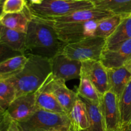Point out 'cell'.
<instances>
[{
    "label": "cell",
    "mask_w": 131,
    "mask_h": 131,
    "mask_svg": "<svg viewBox=\"0 0 131 131\" xmlns=\"http://www.w3.org/2000/svg\"><path fill=\"white\" fill-rule=\"evenodd\" d=\"M106 46V40L97 37H90L67 43L61 53L69 58L83 61H101V54Z\"/></svg>",
    "instance_id": "5"
},
{
    "label": "cell",
    "mask_w": 131,
    "mask_h": 131,
    "mask_svg": "<svg viewBox=\"0 0 131 131\" xmlns=\"http://www.w3.org/2000/svg\"><path fill=\"white\" fill-rule=\"evenodd\" d=\"M37 110L35 92L15 98L6 111L12 120L20 122L31 117Z\"/></svg>",
    "instance_id": "10"
},
{
    "label": "cell",
    "mask_w": 131,
    "mask_h": 131,
    "mask_svg": "<svg viewBox=\"0 0 131 131\" xmlns=\"http://www.w3.org/2000/svg\"><path fill=\"white\" fill-rule=\"evenodd\" d=\"M79 80V86L76 91L79 97L91 103L101 104L102 95L100 94L90 81L83 75H81Z\"/></svg>",
    "instance_id": "22"
},
{
    "label": "cell",
    "mask_w": 131,
    "mask_h": 131,
    "mask_svg": "<svg viewBox=\"0 0 131 131\" xmlns=\"http://www.w3.org/2000/svg\"><path fill=\"white\" fill-rule=\"evenodd\" d=\"M52 74L56 78L68 81L80 79L82 62L69 58L60 53L51 60Z\"/></svg>",
    "instance_id": "9"
},
{
    "label": "cell",
    "mask_w": 131,
    "mask_h": 131,
    "mask_svg": "<svg viewBox=\"0 0 131 131\" xmlns=\"http://www.w3.org/2000/svg\"><path fill=\"white\" fill-rule=\"evenodd\" d=\"M80 98L85 103L88 114L90 127L86 131H106L100 104H95Z\"/></svg>",
    "instance_id": "23"
},
{
    "label": "cell",
    "mask_w": 131,
    "mask_h": 131,
    "mask_svg": "<svg viewBox=\"0 0 131 131\" xmlns=\"http://www.w3.org/2000/svg\"><path fill=\"white\" fill-rule=\"evenodd\" d=\"M26 35L24 55H35L51 60L61 53L66 45L60 40L51 24L31 12Z\"/></svg>",
    "instance_id": "1"
},
{
    "label": "cell",
    "mask_w": 131,
    "mask_h": 131,
    "mask_svg": "<svg viewBox=\"0 0 131 131\" xmlns=\"http://www.w3.org/2000/svg\"><path fill=\"white\" fill-rule=\"evenodd\" d=\"M52 74L47 78L42 86L36 92V105L38 109L67 115L51 89V80Z\"/></svg>",
    "instance_id": "12"
},
{
    "label": "cell",
    "mask_w": 131,
    "mask_h": 131,
    "mask_svg": "<svg viewBox=\"0 0 131 131\" xmlns=\"http://www.w3.org/2000/svg\"><path fill=\"white\" fill-rule=\"evenodd\" d=\"M88 1H91V2H92V3H97V2H100V1H104V0H88Z\"/></svg>",
    "instance_id": "34"
},
{
    "label": "cell",
    "mask_w": 131,
    "mask_h": 131,
    "mask_svg": "<svg viewBox=\"0 0 131 131\" xmlns=\"http://www.w3.org/2000/svg\"><path fill=\"white\" fill-rule=\"evenodd\" d=\"M27 6L26 0H5L3 3L2 14L23 12Z\"/></svg>",
    "instance_id": "27"
},
{
    "label": "cell",
    "mask_w": 131,
    "mask_h": 131,
    "mask_svg": "<svg viewBox=\"0 0 131 131\" xmlns=\"http://www.w3.org/2000/svg\"><path fill=\"white\" fill-rule=\"evenodd\" d=\"M28 61V56L17 55L0 63V79H7L20 72Z\"/></svg>",
    "instance_id": "20"
},
{
    "label": "cell",
    "mask_w": 131,
    "mask_h": 131,
    "mask_svg": "<svg viewBox=\"0 0 131 131\" xmlns=\"http://www.w3.org/2000/svg\"><path fill=\"white\" fill-rule=\"evenodd\" d=\"M94 7L118 15L123 17L130 15L131 13V0H104L93 3Z\"/></svg>",
    "instance_id": "21"
},
{
    "label": "cell",
    "mask_w": 131,
    "mask_h": 131,
    "mask_svg": "<svg viewBox=\"0 0 131 131\" xmlns=\"http://www.w3.org/2000/svg\"><path fill=\"white\" fill-rule=\"evenodd\" d=\"M23 70L7 79L14 86L17 97L37 92L52 74L51 60L31 54Z\"/></svg>",
    "instance_id": "2"
},
{
    "label": "cell",
    "mask_w": 131,
    "mask_h": 131,
    "mask_svg": "<svg viewBox=\"0 0 131 131\" xmlns=\"http://www.w3.org/2000/svg\"><path fill=\"white\" fill-rule=\"evenodd\" d=\"M122 129L131 123V81L119 99Z\"/></svg>",
    "instance_id": "25"
},
{
    "label": "cell",
    "mask_w": 131,
    "mask_h": 131,
    "mask_svg": "<svg viewBox=\"0 0 131 131\" xmlns=\"http://www.w3.org/2000/svg\"><path fill=\"white\" fill-rule=\"evenodd\" d=\"M67 115L70 121V126L74 130L86 131L89 129L90 122L86 107L84 101L79 97Z\"/></svg>",
    "instance_id": "17"
},
{
    "label": "cell",
    "mask_w": 131,
    "mask_h": 131,
    "mask_svg": "<svg viewBox=\"0 0 131 131\" xmlns=\"http://www.w3.org/2000/svg\"><path fill=\"white\" fill-rule=\"evenodd\" d=\"M26 33L9 29L0 24V43L15 52L24 54Z\"/></svg>",
    "instance_id": "15"
},
{
    "label": "cell",
    "mask_w": 131,
    "mask_h": 131,
    "mask_svg": "<svg viewBox=\"0 0 131 131\" xmlns=\"http://www.w3.org/2000/svg\"><path fill=\"white\" fill-rule=\"evenodd\" d=\"M131 59V39L125 41L113 50L104 49L101 61L106 69L124 67Z\"/></svg>",
    "instance_id": "11"
},
{
    "label": "cell",
    "mask_w": 131,
    "mask_h": 131,
    "mask_svg": "<svg viewBox=\"0 0 131 131\" xmlns=\"http://www.w3.org/2000/svg\"><path fill=\"white\" fill-rule=\"evenodd\" d=\"M1 1H3V2H4V1H5V0H1Z\"/></svg>",
    "instance_id": "39"
},
{
    "label": "cell",
    "mask_w": 131,
    "mask_h": 131,
    "mask_svg": "<svg viewBox=\"0 0 131 131\" xmlns=\"http://www.w3.org/2000/svg\"><path fill=\"white\" fill-rule=\"evenodd\" d=\"M68 131H75V130H74V129H72V127L71 126H70V127H69V130H68Z\"/></svg>",
    "instance_id": "36"
},
{
    "label": "cell",
    "mask_w": 131,
    "mask_h": 131,
    "mask_svg": "<svg viewBox=\"0 0 131 131\" xmlns=\"http://www.w3.org/2000/svg\"><path fill=\"white\" fill-rule=\"evenodd\" d=\"M119 131H123V130H119Z\"/></svg>",
    "instance_id": "42"
},
{
    "label": "cell",
    "mask_w": 131,
    "mask_h": 131,
    "mask_svg": "<svg viewBox=\"0 0 131 131\" xmlns=\"http://www.w3.org/2000/svg\"><path fill=\"white\" fill-rule=\"evenodd\" d=\"M20 54H21L15 52L0 43V63L9 58Z\"/></svg>",
    "instance_id": "28"
},
{
    "label": "cell",
    "mask_w": 131,
    "mask_h": 131,
    "mask_svg": "<svg viewBox=\"0 0 131 131\" xmlns=\"http://www.w3.org/2000/svg\"><path fill=\"white\" fill-rule=\"evenodd\" d=\"M124 67H125L126 68V69H127L130 72H131V59L130 60H129V61H128L124 65Z\"/></svg>",
    "instance_id": "32"
},
{
    "label": "cell",
    "mask_w": 131,
    "mask_h": 131,
    "mask_svg": "<svg viewBox=\"0 0 131 131\" xmlns=\"http://www.w3.org/2000/svg\"><path fill=\"white\" fill-rule=\"evenodd\" d=\"M33 15L40 18H52L65 16L78 10L92 8L93 3L88 0H44L38 5H28Z\"/></svg>",
    "instance_id": "3"
},
{
    "label": "cell",
    "mask_w": 131,
    "mask_h": 131,
    "mask_svg": "<svg viewBox=\"0 0 131 131\" xmlns=\"http://www.w3.org/2000/svg\"><path fill=\"white\" fill-rule=\"evenodd\" d=\"M23 131H68L70 121L67 115L38 109L31 117L18 122Z\"/></svg>",
    "instance_id": "4"
},
{
    "label": "cell",
    "mask_w": 131,
    "mask_h": 131,
    "mask_svg": "<svg viewBox=\"0 0 131 131\" xmlns=\"http://www.w3.org/2000/svg\"><path fill=\"white\" fill-rule=\"evenodd\" d=\"M51 89L60 106L68 115L79 97L77 92L69 89L65 81L56 78L53 74L51 80Z\"/></svg>",
    "instance_id": "14"
},
{
    "label": "cell",
    "mask_w": 131,
    "mask_h": 131,
    "mask_svg": "<svg viewBox=\"0 0 131 131\" xmlns=\"http://www.w3.org/2000/svg\"><path fill=\"white\" fill-rule=\"evenodd\" d=\"M113 15L114 14L110 12L93 7L92 8L78 10L65 16L42 19H47L57 23H79L93 19L101 20Z\"/></svg>",
    "instance_id": "13"
},
{
    "label": "cell",
    "mask_w": 131,
    "mask_h": 131,
    "mask_svg": "<svg viewBox=\"0 0 131 131\" xmlns=\"http://www.w3.org/2000/svg\"><path fill=\"white\" fill-rule=\"evenodd\" d=\"M7 131H23V130L17 122L12 120Z\"/></svg>",
    "instance_id": "30"
},
{
    "label": "cell",
    "mask_w": 131,
    "mask_h": 131,
    "mask_svg": "<svg viewBox=\"0 0 131 131\" xmlns=\"http://www.w3.org/2000/svg\"><path fill=\"white\" fill-rule=\"evenodd\" d=\"M81 75L88 78L102 95L110 90L107 70L101 61H83Z\"/></svg>",
    "instance_id": "8"
},
{
    "label": "cell",
    "mask_w": 131,
    "mask_h": 131,
    "mask_svg": "<svg viewBox=\"0 0 131 131\" xmlns=\"http://www.w3.org/2000/svg\"><path fill=\"white\" fill-rule=\"evenodd\" d=\"M12 120L6 111L0 113V131H7Z\"/></svg>",
    "instance_id": "29"
},
{
    "label": "cell",
    "mask_w": 131,
    "mask_h": 131,
    "mask_svg": "<svg viewBox=\"0 0 131 131\" xmlns=\"http://www.w3.org/2000/svg\"><path fill=\"white\" fill-rule=\"evenodd\" d=\"M2 6H3V3L0 4V15H1V13H2Z\"/></svg>",
    "instance_id": "35"
},
{
    "label": "cell",
    "mask_w": 131,
    "mask_h": 131,
    "mask_svg": "<svg viewBox=\"0 0 131 131\" xmlns=\"http://www.w3.org/2000/svg\"><path fill=\"white\" fill-rule=\"evenodd\" d=\"M108 74L110 90L120 98L124 90L131 81V72L125 67L107 69Z\"/></svg>",
    "instance_id": "16"
},
{
    "label": "cell",
    "mask_w": 131,
    "mask_h": 131,
    "mask_svg": "<svg viewBox=\"0 0 131 131\" xmlns=\"http://www.w3.org/2000/svg\"><path fill=\"white\" fill-rule=\"evenodd\" d=\"M101 108L106 131L122 130L119 100L116 95L107 91L102 95Z\"/></svg>",
    "instance_id": "7"
},
{
    "label": "cell",
    "mask_w": 131,
    "mask_h": 131,
    "mask_svg": "<svg viewBox=\"0 0 131 131\" xmlns=\"http://www.w3.org/2000/svg\"><path fill=\"white\" fill-rule=\"evenodd\" d=\"M129 39H131V16L123 18L115 31L106 40L104 49H115Z\"/></svg>",
    "instance_id": "19"
},
{
    "label": "cell",
    "mask_w": 131,
    "mask_h": 131,
    "mask_svg": "<svg viewBox=\"0 0 131 131\" xmlns=\"http://www.w3.org/2000/svg\"><path fill=\"white\" fill-rule=\"evenodd\" d=\"M77 1H81V0H77Z\"/></svg>",
    "instance_id": "40"
},
{
    "label": "cell",
    "mask_w": 131,
    "mask_h": 131,
    "mask_svg": "<svg viewBox=\"0 0 131 131\" xmlns=\"http://www.w3.org/2000/svg\"><path fill=\"white\" fill-rule=\"evenodd\" d=\"M29 20L30 12L28 6L23 12L6 14L1 13L0 15L1 25L24 33H26Z\"/></svg>",
    "instance_id": "18"
},
{
    "label": "cell",
    "mask_w": 131,
    "mask_h": 131,
    "mask_svg": "<svg viewBox=\"0 0 131 131\" xmlns=\"http://www.w3.org/2000/svg\"><path fill=\"white\" fill-rule=\"evenodd\" d=\"M15 98L13 84L7 79H0V113L5 112Z\"/></svg>",
    "instance_id": "26"
},
{
    "label": "cell",
    "mask_w": 131,
    "mask_h": 131,
    "mask_svg": "<svg viewBox=\"0 0 131 131\" xmlns=\"http://www.w3.org/2000/svg\"><path fill=\"white\" fill-rule=\"evenodd\" d=\"M129 16H131V13H130V15H129Z\"/></svg>",
    "instance_id": "41"
},
{
    "label": "cell",
    "mask_w": 131,
    "mask_h": 131,
    "mask_svg": "<svg viewBox=\"0 0 131 131\" xmlns=\"http://www.w3.org/2000/svg\"><path fill=\"white\" fill-rule=\"evenodd\" d=\"M53 131H63V130H53Z\"/></svg>",
    "instance_id": "38"
},
{
    "label": "cell",
    "mask_w": 131,
    "mask_h": 131,
    "mask_svg": "<svg viewBox=\"0 0 131 131\" xmlns=\"http://www.w3.org/2000/svg\"><path fill=\"white\" fill-rule=\"evenodd\" d=\"M123 18L120 15H113L100 20L95 37H100L105 40L108 38L115 31Z\"/></svg>",
    "instance_id": "24"
},
{
    "label": "cell",
    "mask_w": 131,
    "mask_h": 131,
    "mask_svg": "<svg viewBox=\"0 0 131 131\" xmlns=\"http://www.w3.org/2000/svg\"><path fill=\"white\" fill-rule=\"evenodd\" d=\"M28 5H40L43 3L44 0H26Z\"/></svg>",
    "instance_id": "31"
},
{
    "label": "cell",
    "mask_w": 131,
    "mask_h": 131,
    "mask_svg": "<svg viewBox=\"0 0 131 131\" xmlns=\"http://www.w3.org/2000/svg\"><path fill=\"white\" fill-rule=\"evenodd\" d=\"M123 131H131V123L127 125V126H125V127H124L122 129Z\"/></svg>",
    "instance_id": "33"
},
{
    "label": "cell",
    "mask_w": 131,
    "mask_h": 131,
    "mask_svg": "<svg viewBox=\"0 0 131 131\" xmlns=\"http://www.w3.org/2000/svg\"><path fill=\"white\" fill-rule=\"evenodd\" d=\"M1 3H3V1H1V0H0V4H1Z\"/></svg>",
    "instance_id": "37"
},
{
    "label": "cell",
    "mask_w": 131,
    "mask_h": 131,
    "mask_svg": "<svg viewBox=\"0 0 131 131\" xmlns=\"http://www.w3.org/2000/svg\"><path fill=\"white\" fill-rule=\"evenodd\" d=\"M42 19L52 26L60 40L66 44L95 37L100 20L93 19L84 23H57L46 19Z\"/></svg>",
    "instance_id": "6"
}]
</instances>
